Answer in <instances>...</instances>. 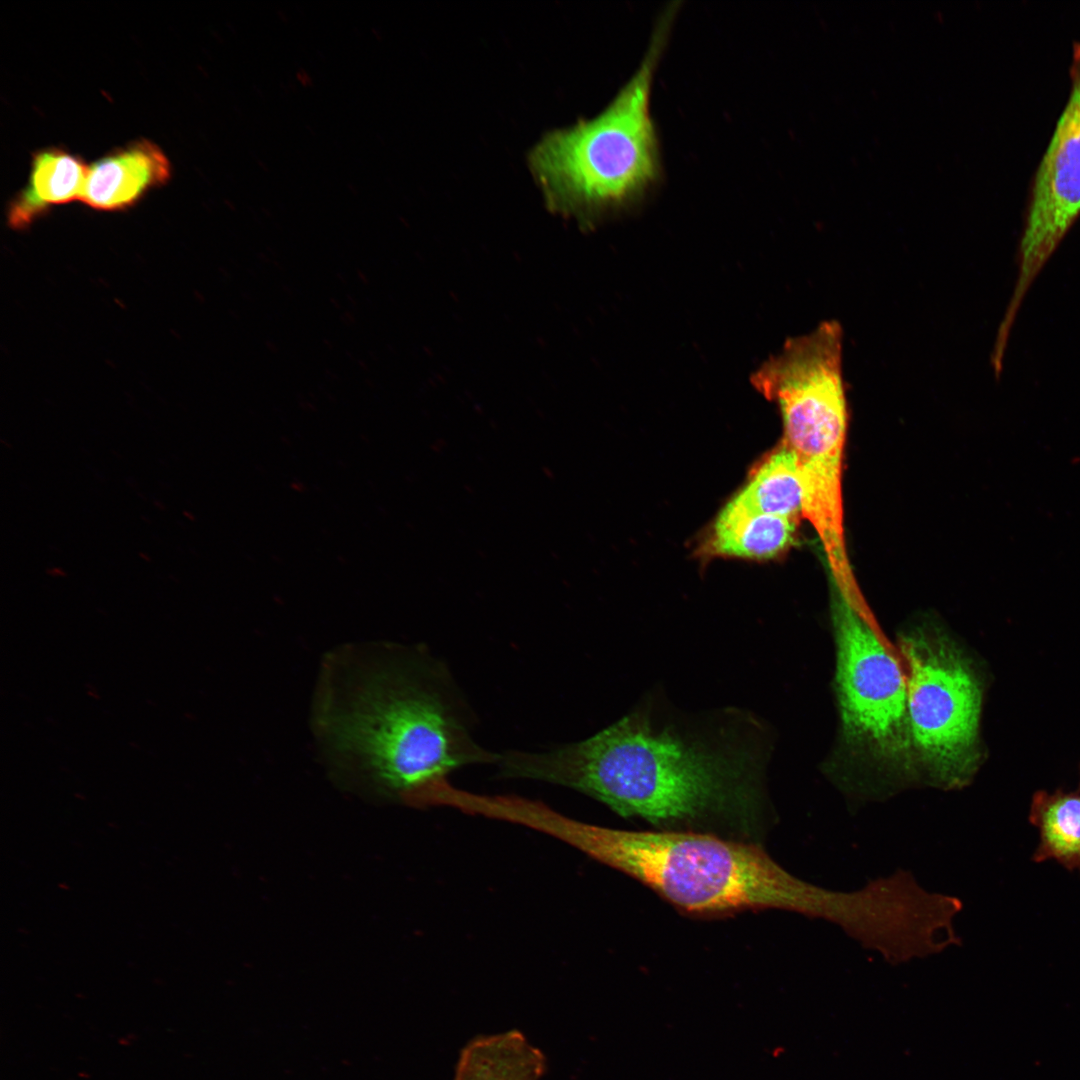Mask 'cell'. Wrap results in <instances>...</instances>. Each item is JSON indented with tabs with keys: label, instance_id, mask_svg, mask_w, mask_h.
Instances as JSON below:
<instances>
[{
	"label": "cell",
	"instance_id": "8fae6325",
	"mask_svg": "<svg viewBox=\"0 0 1080 1080\" xmlns=\"http://www.w3.org/2000/svg\"><path fill=\"white\" fill-rule=\"evenodd\" d=\"M795 521L747 510L731 499L714 524L711 550L726 556L768 559L792 544Z\"/></svg>",
	"mask_w": 1080,
	"mask_h": 1080
},
{
	"label": "cell",
	"instance_id": "3957f363",
	"mask_svg": "<svg viewBox=\"0 0 1080 1080\" xmlns=\"http://www.w3.org/2000/svg\"><path fill=\"white\" fill-rule=\"evenodd\" d=\"M587 853L642 883L680 913L722 918L747 911L814 912L813 888L785 871L763 844L711 834L623 830L574 823Z\"/></svg>",
	"mask_w": 1080,
	"mask_h": 1080
},
{
	"label": "cell",
	"instance_id": "277c9868",
	"mask_svg": "<svg viewBox=\"0 0 1080 1080\" xmlns=\"http://www.w3.org/2000/svg\"><path fill=\"white\" fill-rule=\"evenodd\" d=\"M668 18L657 28L639 69L602 114L537 147L534 166L559 204L604 207L630 200L654 184L659 158L649 100Z\"/></svg>",
	"mask_w": 1080,
	"mask_h": 1080
},
{
	"label": "cell",
	"instance_id": "4fadbf2b",
	"mask_svg": "<svg viewBox=\"0 0 1080 1080\" xmlns=\"http://www.w3.org/2000/svg\"><path fill=\"white\" fill-rule=\"evenodd\" d=\"M1031 820L1041 839L1035 860L1054 858L1070 869L1080 868V797L1039 795Z\"/></svg>",
	"mask_w": 1080,
	"mask_h": 1080
},
{
	"label": "cell",
	"instance_id": "30bf717a",
	"mask_svg": "<svg viewBox=\"0 0 1080 1080\" xmlns=\"http://www.w3.org/2000/svg\"><path fill=\"white\" fill-rule=\"evenodd\" d=\"M88 166L72 153L57 147L45 148L32 156L25 187L11 201L8 222L24 228L48 208L80 200Z\"/></svg>",
	"mask_w": 1080,
	"mask_h": 1080
},
{
	"label": "cell",
	"instance_id": "8992f818",
	"mask_svg": "<svg viewBox=\"0 0 1080 1080\" xmlns=\"http://www.w3.org/2000/svg\"><path fill=\"white\" fill-rule=\"evenodd\" d=\"M785 442L796 456L802 486V515L817 532L835 589L855 596L860 590L847 556L842 460L848 411L842 370L812 362L788 371L776 384Z\"/></svg>",
	"mask_w": 1080,
	"mask_h": 1080
},
{
	"label": "cell",
	"instance_id": "7c38bea8",
	"mask_svg": "<svg viewBox=\"0 0 1080 1080\" xmlns=\"http://www.w3.org/2000/svg\"><path fill=\"white\" fill-rule=\"evenodd\" d=\"M732 499L752 512L795 521L802 514V486L795 454L783 445Z\"/></svg>",
	"mask_w": 1080,
	"mask_h": 1080
},
{
	"label": "cell",
	"instance_id": "ba28073f",
	"mask_svg": "<svg viewBox=\"0 0 1080 1080\" xmlns=\"http://www.w3.org/2000/svg\"><path fill=\"white\" fill-rule=\"evenodd\" d=\"M1079 214L1080 50L1072 66L1068 100L1033 180L1006 324L1012 325L1028 288Z\"/></svg>",
	"mask_w": 1080,
	"mask_h": 1080
},
{
	"label": "cell",
	"instance_id": "5b68a950",
	"mask_svg": "<svg viewBox=\"0 0 1080 1080\" xmlns=\"http://www.w3.org/2000/svg\"><path fill=\"white\" fill-rule=\"evenodd\" d=\"M840 739L848 760L880 773L915 768L907 679L900 655L877 630L866 605L835 591L832 606Z\"/></svg>",
	"mask_w": 1080,
	"mask_h": 1080
},
{
	"label": "cell",
	"instance_id": "6da1fadb",
	"mask_svg": "<svg viewBox=\"0 0 1080 1080\" xmlns=\"http://www.w3.org/2000/svg\"><path fill=\"white\" fill-rule=\"evenodd\" d=\"M767 725L724 708L688 714L645 696L596 734L544 751L501 753L498 774L581 792L654 830L763 844L774 818Z\"/></svg>",
	"mask_w": 1080,
	"mask_h": 1080
},
{
	"label": "cell",
	"instance_id": "9c48e42d",
	"mask_svg": "<svg viewBox=\"0 0 1080 1080\" xmlns=\"http://www.w3.org/2000/svg\"><path fill=\"white\" fill-rule=\"evenodd\" d=\"M171 165L159 146L140 139L88 166L80 200L103 211L133 206L147 192L168 182Z\"/></svg>",
	"mask_w": 1080,
	"mask_h": 1080
},
{
	"label": "cell",
	"instance_id": "52a82bcc",
	"mask_svg": "<svg viewBox=\"0 0 1080 1080\" xmlns=\"http://www.w3.org/2000/svg\"><path fill=\"white\" fill-rule=\"evenodd\" d=\"M897 651L907 679V708L915 768L934 783H964L977 761L982 692L963 651L945 631L915 626Z\"/></svg>",
	"mask_w": 1080,
	"mask_h": 1080
},
{
	"label": "cell",
	"instance_id": "7a4b0ae2",
	"mask_svg": "<svg viewBox=\"0 0 1080 1080\" xmlns=\"http://www.w3.org/2000/svg\"><path fill=\"white\" fill-rule=\"evenodd\" d=\"M383 655L324 695L320 724L337 759L396 795L496 763L499 753L476 741L475 713L446 663L425 648Z\"/></svg>",
	"mask_w": 1080,
	"mask_h": 1080
}]
</instances>
